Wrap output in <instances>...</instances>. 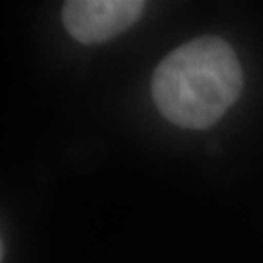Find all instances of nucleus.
I'll return each instance as SVG.
<instances>
[{
	"label": "nucleus",
	"instance_id": "obj_1",
	"mask_svg": "<svg viewBox=\"0 0 263 263\" xmlns=\"http://www.w3.org/2000/svg\"><path fill=\"white\" fill-rule=\"evenodd\" d=\"M243 87L239 60L224 40H192L171 51L152 77L162 117L183 128H207L222 118Z\"/></svg>",
	"mask_w": 263,
	"mask_h": 263
},
{
	"label": "nucleus",
	"instance_id": "obj_2",
	"mask_svg": "<svg viewBox=\"0 0 263 263\" xmlns=\"http://www.w3.org/2000/svg\"><path fill=\"white\" fill-rule=\"evenodd\" d=\"M144 7L140 0H70L64 5V24L81 43H103L135 24Z\"/></svg>",
	"mask_w": 263,
	"mask_h": 263
}]
</instances>
